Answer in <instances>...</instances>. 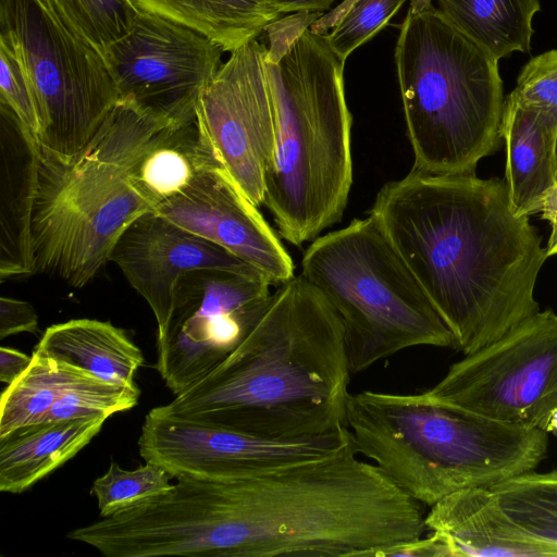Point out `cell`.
Wrapping results in <instances>:
<instances>
[{"mask_svg": "<svg viewBox=\"0 0 557 557\" xmlns=\"http://www.w3.org/2000/svg\"><path fill=\"white\" fill-rule=\"evenodd\" d=\"M540 211L542 219L547 221L550 226V235L545 249L547 257H552L557 255V180L545 196Z\"/></svg>", "mask_w": 557, "mask_h": 557, "instance_id": "35", "label": "cell"}, {"mask_svg": "<svg viewBox=\"0 0 557 557\" xmlns=\"http://www.w3.org/2000/svg\"><path fill=\"white\" fill-rule=\"evenodd\" d=\"M322 15L292 13L264 28L276 139L263 205L281 237L296 247L342 220L352 185L345 62L325 35L310 30Z\"/></svg>", "mask_w": 557, "mask_h": 557, "instance_id": "3", "label": "cell"}, {"mask_svg": "<svg viewBox=\"0 0 557 557\" xmlns=\"http://www.w3.org/2000/svg\"><path fill=\"white\" fill-rule=\"evenodd\" d=\"M265 50L255 39L231 52L195 107L205 145L257 207L263 205L276 139Z\"/></svg>", "mask_w": 557, "mask_h": 557, "instance_id": "12", "label": "cell"}, {"mask_svg": "<svg viewBox=\"0 0 557 557\" xmlns=\"http://www.w3.org/2000/svg\"><path fill=\"white\" fill-rule=\"evenodd\" d=\"M350 374L337 312L299 273L224 361L154 409L267 440L321 437L347 426Z\"/></svg>", "mask_w": 557, "mask_h": 557, "instance_id": "2", "label": "cell"}, {"mask_svg": "<svg viewBox=\"0 0 557 557\" xmlns=\"http://www.w3.org/2000/svg\"><path fill=\"white\" fill-rule=\"evenodd\" d=\"M215 163L220 162L205 145L196 117L175 121L163 128L141 159L135 182L156 210Z\"/></svg>", "mask_w": 557, "mask_h": 557, "instance_id": "22", "label": "cell"}, {"mask_svg": "<svg viewBox=\"0 0 557 557\" xmlns=\"http://www.w3.org/2000/svg\"><path fill=\"white\" fill-rule=\"evenodd\" d=\"M107 418L27 425L0 438V491L20 494L63 466L101 431Z\"/></svg>", "mask_w": 557, "mask_h": 557, "instance_id": "19", "label": "cell"}, {"mask_svg": "<svg viewBox=\"0 0 557 557\" xmlns=\"http://www.w3.org/2000/svg\"><path fill=\"white\" fill-rule=\"evenodd\" d=\"M89 376L95 375L34 350L29 367L1 394L0 438L17 429L39 423L69 388Z\"/></svg>", "mask_w": 557, "mask_h": 557, "instance_id": "24", "label": "cell"}, {"mask_svg": "<svg viewBox=\"0 0 557 557\" xmlns=\"http://www.w3.org/2000/svg\"><path fill=\"white\" fill-rule=\"evenodd\" d=\"M173 120L119 100L75 154L39 148L33 211L36 273L81 288L110 261L124 231L154 206L135 178L139 163Z\"/></svg>", "mask_w": 557, "mask_h": 557, "instance_id": "4", "label": "cell"}, {"mask_svg": "<svg viewBox=\"0 0 557 557\" xmlns=\"http://www.w3.org/2000/svg\"><path fill=\"white\" fill-rule=\"evenodd\" d=\"M300 273L337 312L351 374L410 347L454 348L451 332L371 214L312 240Z\"/></svg>", "mask_w": 557, "mask_h": 557, "instance_id": "7", "label": "cell"}, {"mask_svg": "<svg viewBox=\"0 0 557 557\" xmlns=\"http://www.w3.org/2000/svg\"><path fill=\"white\" fill-rule=\"evenodd\" d=\"M224 50L205 35L138 10L131 29L102 52L119 100L187 120L222 66Z\"/></svg>", "mask_w": 557, "mask_h": 557, "instance_id": "11", "label": "cell"}, {"mask_svg": "<svg viewBox=\"0 0 557 557\" xmlns=\"http://www.w3.org/2000/svg\"><path fill=\"white\" fill-rule=\"evenodd\" d=\"M101 54L131 29L138 10L129 0H42Z\"/></svg>", "mask_w": 557, "mask_h": 557, "instance_id": "27", "label": "cell"}, {"mask_svg": "<svg viewBox=\"0 0 557 557\" xmlns=\"http://www.w3.org/2000/svg\"><path fill=\"white\" fill-rule=\"evenodd\" d=\"M281 15L298 12H322L329 10L334 0H267Z\"/></svg>", "mask_w": 557, "mask_h": 557, "instance_id": "36", "label": "cell"}, {"mask_svg": "<svg viewBox=\"0 0 557 557\" xmlns=\"http://www.w3.org/2000/svg\"><path fill=\"white\" fill-rule=\"evenodd\" d=\"M171 479L170 472L153 462L126 470L111 461L107 472L94 481L90 493L97 499L100 517H109L169 491Z\"/></svg>", "mask_w": 557, "mask_h": 557, "instance_id": "28", "label": "cell"}, {"mask_svg": "<svg viewBox=\"0 0 557 557\" xmlns=\"http://www.w3.org/2000/svg\"><path fill=\"white\" fill-rule=\"evenodd\" d=\"M39 146L14 111L0 102V278L36 273L33 211Z\"/></svg>", "mask_w": 557, "mask_h": 557, "instance_id": "17", "label": "cell"}, {"mask_svg": "<svg viewBox=\"0 0 557 557\" xmlns=\"http://www.w3.org/2000/svg\"><path fill=\"white\" fill-rule=\"evenodd\" d=\"M510 95L524 104L557 113V49L532 58Z\"/></svg>", "mask_w": 557, "mask_h": 557, "instance_id": "31", "label": "cell"}, {"mask_svg": "<svg viewBox=\"0 0 557 557\" xmlns=\"http://www.w3.org/2000/svg\"><path fill=\"white\" fill-rule=\"evenodd\" d=\"M139 395L137 385L114 384L89 376L69 388L39 423L90 417L108 419L116 412L134 408Z\"/></svg>", "mask_w": 557, "mask_h": 557, "instance_id": "29", "label": "cell"}, {"mask_svg": "<svg viewBox=\"0 0 557 557\" xmlns=\"http://www.w3.org/2000/svg\"><path fill=\"white\" fill-rule=\"evenodd\" d=\"M24 332H38V315L35 309L27 301L2 296L0 298V338Z\"/></svg>", "mask_w": 557, "mask_h": 557, "instance_id": "32", "label": "cell"}, {"mask_svg": "<svg viewBox=\"0 0 557 557\" xmlns=\"http://www.w3.org/2000/svg\"><path fill=\"white\" fill-rule=\"evenodd\" d=\"M32 356L11 348L0 347V381L7 385L17 380L29 367Z\"/></svg>", "mask_w": 557, "mask_h": 557, "instance_id": "34", "label": "cell"}, {"mask_svg": "<svg viewBox=\"0 0 557 557\" xmlns=\"http://www.w3.org/2000/svg\"><path fill=\"white\" fill-rule=\"evenodd\" d=\"M421 394L436 404L546 432L557 408V314L537 311L453 363Z\"/></svg>", "mask_w": 557, "mask_h": 557, "instance_id": "9", "label": "cell"}, {"mask_svg": "<svg viewBox=\"0 0 557 557\" xmlns=\"http://www.w3.org/2000/svg\"><path fill=\"white\" fill-rule=\"evenodd\" d=\"M154 212L235 255L271 285L281 286L295 276L282 242L220 163L197 173Z\"/></svg>", "mask_w": 557, "mask_h": 557, "instance_id": "14", "label": "cell"}, {"mask_svg": "<svg viewBox=\"0 0 557 557\" xmlns=\"http://www.w3.org/2000/svg\"><path fill=\"white\" fill-rule=\"evenodd\" d=\"M262 275L197 269L178 281L171 318L157 337L156 369L178 396L212 372L244 341L268 304Z\"/></svg>", "mask_w": 557, "mask_h": 557, "instance_id": "10", "label": "cell"}, {"mask_svg": "<svg viewBox=\"0 0 557 557\" xmlns=\"http://www.w3.org/2000/svg\"><path fill=\"white\" fill-rule=\"evenodd\" d=\"M500 138L506 147L505 183L517 216L539 212L557 180V113L505 98Z\"/></svg>", "mask_w": 557, "mask_h": 557, "instance_id": "18", "label": "cell"}, {"mask_svg": "<svg viewBox=\"0 0 557 557\" xmlns=\"http://www.w3.org/2000/svg\"><path fill=\"white\" fill-rule=\"evenodd\" d=\"M406 0H344L317 18L310 30L325 35L327 44L345 62L358 47L382 29Z\"/></svg>", "mask_w": 557, "mask_h": 557, "instance_id": "26", "label": "cell"}, {"mask_svg": "<svg viewBox=\"0 0 557 557\" xmlns=\"http://www.w3.org/2000/svg\"><path fill=\"white\" fill-rule=\"evenodd\" d=\"M492 490L520 527L557 547V470L545 473L529 471Z\"/></svg>", "mask_w": 557, "mask_h": 557, "instance_id": "25", "label": "cell"}, {"mask_svg": "<svg viewBox=\"0 0 557 557\" xmlns=\"http://www.w3.org/2000/svg\"><path fill=\"white\" fill-rule=\"evenodd\" d=\"M370 214L465 356L540 311L534 288L548 257L505 180L411 169L382 186Z\"/></svg>", "mask_w": 557, "mask_h": 557, "instance_id": "1", "label": "cell"}, {"mask_svg": "<svg viewBox=\"0 0 557 557\" xmlns=\"http://www.w3.org/2000/svg\"><path fill=\"white\" fill-rule=\"evenodd\" d=\"M34 350L122 385H136L134 376L144 364L140 348L124 330L96 319H72L49 326Z\"/></svg>", "mask_w": 557, "mask_h": 557, "instance_id": "20", "label": "cell"}, {"mask_svg": "<svg viewBox=\"0 0 557 557\" xmlns=\"http://www.w3.org/2000/svg\"><path fill=\"white\" fill-rule=\"evenodd\" d=\"M425 527L446 542L450 557H557V547L527 532L490 487H470L438 500Z\"/></svg>", "mask_w": 557, "mask_h": 557, "instance_id": "16", "label": "cell"}, {"mask_svg": "<svg viewBox=\"0 0 557 557\" xmlns=\"http://www.w3.org/2000/svg\"><path fill=\"white\" fill-rule=\"evenodd\" d=\"M440 10L496 60L529 53L539 0H437Z\"/></svg>", "mask_w": 557, "mask_h": 557, "instance_id": "23", "label": "cell"}, {"mask_svg": "<svg viewBox=\"0 0 557 557\" xmlns=\"http://www.w3.org/2000/svg\"><path fill=\"white\" fill-rule=\"evenodd\" d=\"M450 557L445 540L436 532L426 537L421 536L414 541L403 543L388 548L383 557Z\"/></svg>", "mask_w": 557, "mask_h": 557, "instance_id": "33", "label": "cell"}, {"mask_svg": "<svg viewBox=\"0 0 557 557\" xmlns=\"http://www.w3.org/2000/svg\"><path fill=\"white\" fill-rule=\"evenodd\" d=\"M0 102L10 107L38 141L39 103L21 49L8 32L0 29Z\"/></svg>", "mask_w": 557, "mask_h": 557, "instance_id": "30", "label": "cell"}, {"mask_svg": "<svg viewBox=\"0 0 557 557\" xmlns=\"http://www.w3.org/2000/svg\"><path fill=\"white\" fill-rule=\"evenodd\" d=\"M546 432L557 434V408L553 411L550 416V419L546 428Z\"/></svg>", "mask_w": 557, "mask_h": 557, "instance_id": "38", "label": "cell"}, {"mask_svg": "<svg viewBox=\"0 0 557 557\" xmlns=\"http://www.w3.org/2000/svg\"><path fill=\"white\" fill-rule=\"evenodd\" d=\"M0 29L17 42L35 86L39 148L75 154L119 101L102 54L42 0H0Z\"/></svg>", "mask_w": 557, "mask_h": 557, "instance_id": "8", "label": "cell"}, {"mask_svg": "<svg viewBox=\"0 0 557 557\" xmlns=\"http://www.w3.org/2000/svg\"><path fill=\"white\" fill-rule=\"evenodd\" d=\"M346 425L355 450L425 506L470 487L535 470L547 432L433 403L420 394H349Z\"/></svg>", "mask_w": 557, "mask_h": 557, "instance_id": "5", "label": "cell"}, {"mask_svg": "<svg viewBox=\"0 0 557 557\" xmlns=\"http://www.w3.org/2000/svg\"><path fill=\"white\" fill-rule=\"evenodd\" d=\"M431 5L432 0H411L408 11L416 14L426 10Z\"/></svg>", "mask_w": 557, "mask_h": 557, "instance_id": "37", "label": "cell"}, {"mask_svg": "<svg viewBox=\"0 0 557 557\" xmlns=\"http://www.w3.org/2000/svg\"><path fill=\"white\" fill-rule=\"evenodd\" d=\"M350 441L347 426L321 437L275 441L200 418L163 414L153 408L143 423L138 448L146 462L162 467L173 479L228 480L323 456Z\"/></svg>", "mask_w": 557, "mask_h": 557, "instance_id": "13", "label": "cell"}, {"mask_svg": "<svg viewBox=\"0 0 557 557\" xmlns=\"http://www.w3.org/2000/svg\"><path fill=\"white\" fill-rule=\"evenodd\" d=\"M395 62L412 169L474 174L500 145L505 97L498 60L431 5L408 11Z\"/></svg>", "mask_w": 557, "mask_h": 557, "instance_id": "6", "label": "cell"}, {"mask_svg": "<svg viewBox=\"0 0 557 557\" xmlns=\"http://www.w3.org/2000/svg\"><path fill=\"white\" fill-rule=\"evenodd\" d=\"M140 11L187 26L233 52L281 14L267 0H129Z\"/></svg>", "mask_w": 557, "mask_h": 557, "instance_id": "21", "label": "cell"}, {"mask_svg": "<svg viewBox=\"0 0 557 557\" xmlns=\"http://www.w3.org/2000/svg\"><path fill=\"white\" fill-rule=\"evenodd\" d=\"M110 261L116 264L151 308L157 321V337L169 324L175 287L187 272L221 269L262 275L226 249L154 211L143 214L124 231L110 255Z\"/></svg>", "mask_w": 557, "mask_h": 557, "instance_id": "15", "label": "cell"}, {"mask_svg": "<svg viewBox=\"0 0 557 557\" xmlns=\"http://www.w3.org/2000/svg\"><path fill=\"white\" fill-rule=\"evenodd\" d=\"M556 152H557V147H556Z\"/></svg>", "mask_w": 557, "mask_h": 557, "instance_id": "39", "label": "cell"}]
</instances>
